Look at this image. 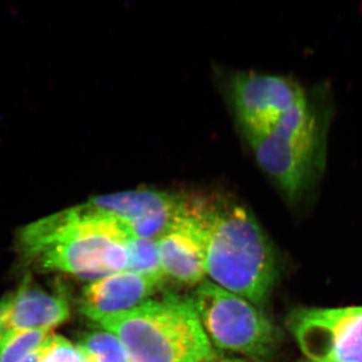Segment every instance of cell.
I'll list each match as a JSON object with an SVG mask.
<instances>
[{
	"mask_svg": "<svg viewBox=\"0 0 362 362\" xmlns=\"http://www.w3.org/2000/svg\"><path fill=\"white\" fill-rule=\"evenodd\" d=\"M201 240L206 276L261 309L276 277L271 244L251 211L226 199H189Z\"/></svg>",
	"mask_w": 362,
	"mask_h": 362,
	"instance_id": "cell-1",
	"label": "cell"
},
{
	"mask_svg": "<svg viewBox=\"0 0 362 362\" xmlns=\"http://www.w3.org/2000/svg\"><path fill=\"white\" fill-rule=\"evenodd\" d=\"M130 238L125 226L85 204L26 226L21 243L40 268L95 282L127 271Z\"/></svg>",
	"mask_w": 362,
	"mask_h": 362,
	"instance_id": "cell-2",
	"label": "cell"
},
{
	"mask_svg": "<svg viewBox=\"0 0 362 362\" xmlns=\"http://www.w3.org/2000/svg\"><path fill=\"white\" fill-rule=\"evenodd\" d=\"M95 324L119 338L129 362H201L218 354L192 298L173 292H162Z\"/></svg>",
	"mask_w": 362,
	"mask_h": 362,
	"instance_id": "cell-3",
	"label": "cell"
},
{
	"mask_svg": "<svg viewBox=\"0 0 362 362\" xmlns=\"http://www.w3.org/2000/svg\"><path fill=\"white\" fill-rule=\"evenodd\" d=\"M330 105L305 97L270 134L252 144L261 168L296 204L319 185L327 158Z\"/></svg>",
	"mask_w": 362,
	"mask_h": 362,
	"instance_id": "cell-4",
	"label": "cell"
},
{
	"mask_svg": "<svg viewBox=\"0 0 362 362\" xmlns=\"http://www.w3.org/2000/svg\"><path fill=\"white\" fill-rule=\"evenodd\" d=\"M192 303L213 346L261 362L277 344V330L258 307L211 280L195 287Z\"/></svg>",
	"mask_w": 362,
	"mask_h": 362,
	"instance_id": "cell-5",
	"label": "cell"
},
{
	"mask_svg": "<svg viewBox=\"0 0 362 362\" xmlns=\"http://www.w3.org/2000/svg\"><path fill=\"white\" fill-rule=\"evenodd\" d=\"M288 327L313 362H362V307L293 311Z\"/></svg>",
	"mask_w": 362,
	"mask_h": 362,
	"instance_id": "cell-6",
	"label": "cell"
},
{
	"mask_svg": "<svg viewBox=\"0 0 362 362\" xmlns=\"http://www.w3.org/2000/svg\"><path fill=\"white\" fill-rule=\"evenodd\" d=\"M230 94L235 116L251 145L270 134L307 96L294 78L250 71L233 76Z\"/></svg>",
	"mask_w": 362,
	"mask_h": 362,
	"instance_id": "cell-7",
	"label": "cell"
},
{
	"mask_svg": "<svg viewBox=\"0 0 362 362\" xmlns=\"http://www.w3.org/2000/svg\"><path fill=\"white\" fill-rule=\"evenodd\" d=\"M185 197L156 189H136L102 195L88 204L126 226L131 238L156 240L173 226Z\"/></svg>",
	"mask_w": 362,
	"mask_h": 362,
	"instance_id": "cell-8",
	"label": "cell"
},
{
	"mask_svg": "<svg viewBox=\"0 0 362 362\" xmlns=\"http://www.w3.org/2000/svg\"><path fill=\"white\" fill-rule=\"evenodd\" d=\"M69 317L65 298L45 291L28 276L16 292L0 300V340L18 331L51 330Z\"/></svg>",
	"mask_w": 362,
	"mask_h": 362,
	"instance_id": "cell-9",
	"label": "cell"
},
{
	"mask_svg": "<svg viewBox=\"0 0 362 362\" xmlns=\"http://www.w3.org/2000/svg\"><path fill=\"white\" fill-rule=\"evenodd\" d=\"M183 206L173 226L157 238V250L166 280L195 288L206 280L204 249L194 221Z\"/></svg>",
	"mask_w": 362,
	"mask_h": 362,
	"instance_id": "cell-10",
	"label": "cell"
},
{
	"mask_svg": "<svg viewBox=\"0 0 362 362\" xmlns=\"http://www.w3.org/2000/svg\"><path fill=\"white\" fill-rule=\"evenodd\" d=\"M164 283L129 271L113 274L85 288L80 310L96 323L106 316L130 310L163 292Z\"/></svg>",
	"mask_w": 362,
	"mask_h": 362,
	"instance_id": "cell-11",
	"label": "cell"
},
{
	"mask_svg": "<svg viewBox=\"0 0 362 362\" xmlns=\"http://www.w3.org/2000/svg\"><path fill=\"white\" fill-rule=\"evenodd\" d=\"M77 346L87 362H129L122 342L109 331L87 333Z\"/></svg>",
	"mask_w": 362,
	"mask_h": 362,
	"instance_id": "cell-12",
	"label": "cell"
},
{
	"mask_svg": "<svg viewBox=\"0 0 362 362\" xmlns=\"http://www.w3.org/2000/svg\"><path fill=\"white\" fill-rule=\"evenodd\" d=\"M127 247L129 252L127 271L166 284L168 280L162 271L156 240L130 238Z\"/></svg>",
	"mask_w": 362,
	"mask_h": 362,
	"instance_id": "cell-13",
	"label": "cell"
},
{
	"mask_svg": "<svg viewBox=\"0 0 362 362\" xmlns=\"http://www.w3.org/2000/svg\"><path fill=\"white\" fill-rule=\"evenodd\" d=\"M49 329L23 330L0 340V362H21L32 354L51 335Z\"/></svg>",
	"mask_w": 362,
	"mask_h": 362,
	"instance_id": "cell-14",
	"label": "cell"
},
{
	"mask_svg": "<svg viewBox=\"0 0 362 362\" xmlns=\"http://www.w3.org/2000/svg\"><path fill=\"white\" fill-rule=\"evenodd\" d=\"M40 362H87L78 346L66 338L52 335L47 350Z\"/></svg>",
	"mask_w": 362,
	"mask_h": 362,
	"instance_id": "cell-15",
	"label": "cell"
},
{
	"mask_svg": "<svg viewBox=\"0 0 362 362\" xmlns=\"http://www.w3.org/2000/svg\"><path fill=\"white\" fill-rule=\"evenodd\" d=\"M54 334L49 335V337L47 338V341L40 347L39 349L35 350V352H33L32 354H30L28 357H25L21 362H40V359H42V356H44L45 350H47V346H49V343L51 341L52 337Z\"/></svg>",
	"mask_w": 362,
	"mask_h": 362,
	"instance_id": "cell-16",
	"label": "cell"
},
{
	"mask_svg": "<svg viewBox=\"0 0 362 362\" xmlns=\"http://www.w3.org/2000/svg\"><path fill=\"white\" fill-rule=\"evenodd\" d=\"M201 362H257L252 361V359L244 358V357H225L221 356L220 354L213 357V358L206 359V361Z\"/></svg>",
	"mask_w": 362,
	"mask_h": 362,
	"instance_id": "cell-17",
	"label": "cell"
},
{
	"mask_svg": "<svg viewBox=\"0 0 362 362\" xmlns=\"http://www.w3.org/2000/svg\"><path fill=\"white\" fill-rule=\"evenodd\" d=\"M304 362H313V361H304Z\"/></svg>",
	"mask_w": 362,
	"mask_h": 362,
	"instance_id": "cell-18",
	"label": "cell"
}]
</instances>
